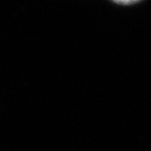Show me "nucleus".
<instances>
[{"label":"nucleus","mask_w":151,"mask_h":151,"mask_svg":"<svg viewBox=\"0 0 151 151\" xmlns=\"http://www.w3.org/2000/svg\"><path fill=\"white\" fill-rule=\"evenodd\" d=\"M113 1L117 4H134L139 0H113Z\"/></svg>","instance_id":"obj_1"}]
</instances>
